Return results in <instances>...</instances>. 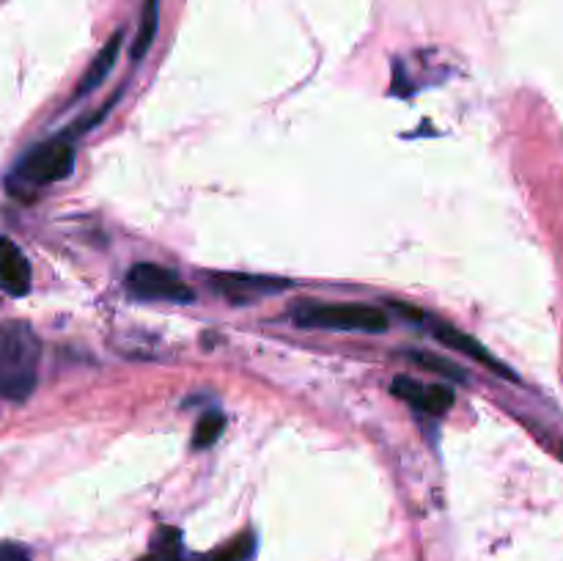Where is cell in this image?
<instances>
[{
  "mask_svg": "<svg viewBox=\"0 0 563 561\" xmlns=\"http://www.w3.org/2000/svg\"><path fill=\"white\" fill-rule=\"evenodd\" d=\"M38 339L25 322L0 324V396L25 399L38 380Z\"/></svg>",
  "mask_w": 563,
  "mask_h": 561,
  "instance_id": "obj_1",
  "label": "cell"
},
{
  "mask_svg": "<svg viewBox=\"0 0 563 561\" xmlns=\"http://www.w3.org/2000/svg\"><path fill=\"white\" fill-rule=\"evenodd\" d=\"M75 170V146L66 135L49 138L36 143L9 176V190L14 196L38 190V187L55 185Z\"/></svg>",
  "mask_w": 563,
  "mask_h": 561,
  "instance_id": "obj_2",
  "label": "cell"
},
{
  "mask_svg": "<svg viewBox=\"0 0 563 561\" xmlns=\"http://www.w3.org/2000/svg\"><path fill=\"white\" fill-rule=\"evenodd\" d=\"M300 328L322 330H363V333H383L388 330V314L366 302H306L291 314Z\"/></svg>",
  "mask_w": 563,
  "mask_h": 561,
  "instance_id": "obj_3",
  "label": "cell"
},
{
  "mask_svg": "<svg viewBox=\"0 0 563 561\" xmlns=\"http://www.w3.org/2000/svg\"><path fill=\"white\" fill-rule=\"evenodd\" d=\"M126 289L132 292L141 300H168V302H192L190 286L179 278V273L168 267H159V264H132L130 273H126Z\"/></svg>",
  "mask_w": 563,
  "mask_h": 561,
  "instance_id": "obj_4",
  "label": "cell"
},
{
  "mask_svg": "<svg viewBox=\"0 0 563 561\" xmlns=\"http://www.w3.org/2000/svg\"><path fill=\"white\" fill-rule=\"evenodd\" d=\"M209 286L225 297V300L236 302V306H247L256 297L278 295V292L291 289L289 278H278V275H253V273H214L209 275Z\"/></svg>",
  "mask_w": 563,
  "mask_h": 561,
  "instance_id": "obj_5",
  "label": "cell"
},
{
  "mask_svg": "<svg viewBox=\"0 0 563 561\" xmlns=\"http://www.w3.org/2000/svg\"><path fill=\"white\" fill-rule=\"evenodd\" d=\"M390 394L405 399L416 410L429 413V416H443L454 405V391L445 385H423L412 377H396L390 385Z\"/></svg>",
  "mask_w": 563,
  "mask_h": 561,
  "instance_id": "obj_6",
  "label": "cell"
},
{
  "mask_svg": "<svg viewBox=\"0 0 563 561\" xmlns=\"http://www.w3.org/2000/svg\"><path fill=\"white\" fill-rule=\"evenodd\" d=\"M432 336L440 341V344L451 346V350H460L462 355H467V358H473V361H478V363H484V366H489L495 374H500V377L517 380L515 374L509 372V366H506L504 361H498V358H495L493 352H489L487 346L482 344V341L473 339V336H467L465 330H460V328H456V324L432 322Z\"/></svg>",
  "mask_w": 563,
  "mask_h": 561,
  "instance_id": "obj_7",
  "label": "cell"
},
{
  "mask_svg": "<svg viewBox=\"0 0 563 561\" xmlns=\"http://www.w3.org/2000/svg\"><path fill=\"white\" fill-rule=\"evenodd\" d=\"M0 289L11 297L31 292V264L9 237H0Z\"/></svg>",
  "mask_w": 563,
  "mask_h": 561,
  "instance_id": "obj_8",
  "label": "cell"
},
{
  "mask_svg": "<svg viewBox=\"0 0 563 561\" xmlns=\"http://www.w3.org/2000/svg\"><path fill=\"white\" fill-rule=\"evenodd\" d=\"M119 50H121V33H113V38H110V42L104 44L102 50H99L97 58L91 61L88 72L80 77V82H77L75 99L77 97H88V94L97 91V88L102 86L104 77H108L110 72H113L115 58H119Z\"/></svg>",
  "mask_w": 563,
  "mask_h": 561,
  "instance_id": "obj_9",
  "label": "cell"
},
{
  "mask_svg": "<svg viewBox=\"0 0 563 561\" xmlns=\"http://www.w3.org/2000/svg\"><path fill=\"white\" fill-rule=\"evenodd\" d=\"M157 22H159V0H143L141 28H137L135 44H132V61H141L143 55L148 53L154 36H157Z\"/></svg>",
  "mask_w": 563,
  "mask_h": 561,
  "instance_id": "obj_10",
  "label": "cell"
},
{
  "mask_svg": "<svg viewBox=\"0 0 563 561\" xmlns=\"http://www.w3.org/2000/svg\"><path fill=\"white\" fill-rule=\"evenodd\" d=\"M225 429V416L220 410H207L196 424V435H192V449H209L220 440Z\"/></svg>",
  "mask_w": 563,
  "mask_h": 561,
  "instance_id": "obj_11",
  "label": "cell"
},
{
  "mask_svg": "<svg viewBox=\"0 0 563 561\" xmlns=\"http://www.w3.org/2000/svg\"><path fill=\"white\" fill-rule=\"evenodd\" d=\"M181 550V534L176 528H163L154 542V550L148 556H143L141 561H176Z\"/></svg>",
  "mask_w": 563,
  "mask_h": 561,
  "instance_id": "obj_12",
  "label": "cell"
},
{
  "mask_svg": "<svg viewBox=\"0 0 563 561\" xmlns=\"http://www.w3.org/2000/svg\"><path fill=\"white\" fill-rule=\"evenodd\" d=\"M410 361H416L418 366L429 369V372H438V374H443V377L456 380V383H465V372H462L460 366H454V363L443 361V358L429 355V352H412Z\"/></svg>",
  "mask_w": 563,
  "mask_h": 561,
  "instance_id": "obj_13",
  "label": "cell"
},
{
  "mask_svg": "<svg viewBox=\"0 0 563 561\" xmlns=\"http://www.w3.org/2000/svg\"><path fill=\"white\" fill-rule=\"evenodd\" d=\"M253 548H256V544H253V537H242V539H236L229 550L212 556L209 561H247L253 556Z\"/></svg>",
  "mask_w": 563,
  "mask_h": 561,
  "instance_id": "obj_14",
  "label": "cell"
},
{
  "mask_svg": "<svg viewBox=\"0 0 563 561\" xmlns=\"http://www.w3.org/2000/svg\"><path fill=\"white\" fill-rule=\"evenodd\" d=\"M0 561H27V556L14 544H0Z\"/></svg>",
  "mask_w": 563,
  "mask_h": 561,
  "instance_id": "obj_15",
  "label": "cell"
}]
</instances>
